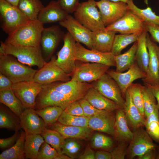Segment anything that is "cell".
Returning <instances> with one entry per match:
<instances>
[{
	"instance_id": "1",
	"label": "cell",
	"mask_w": 159,
	"mask_h": 159,
	"mask_svg": "<svg viewBox=\"0 0 159 159\" xmlns=\"http://www.w3.org/2000/svg\"><path fill=\"white\" fill-rule=\"evenodd\" d=\"M43 25L38 19L29 20L9 34L4 42L16 46H40Z\"/></svg>"
},
{
	"instance_id": "2",
	"label": "cell",
	"mask_w": 159,
	"mask_h": 159,
	"mask_svg": "<svg viewBox=\"0 0 159 159\" xmlns=\"http://www.w3.org/2000/svg\"><path fill=\"white\" fill-rule=\"evenodd\" d=\"M11 56H0V72L14 84L32 81L37 70L24 65Z\"/></svg>"
},
{
	"instance_id": "3",
	"label": "cell",
	"mask_w": 159,
	"mask_h": 159,
	"mask_svg": "<svg viewBox=\"0 0 159 159\" xmlns=\"http://www.w3.org/2000/svg\"><path fill=\"white\" fill-rule=\"evenodd\" d=\"M74 18L92 32L105 28L95 0L80 3L74 12Z\"/></svg>"
},
{
	"instance_id": "4",
	"label": "cell",
	"mask_w": 159,
	"mask_h": 159,
	"mask_svg": "<svg viewBox=\"0 0 159 159\" xmlns=\"http://www.w3.org/2000/svg\"><path fill=\"white\" fill-rule=\"evenodd\" d=\"M5 43L6 54L15 57L23 64L31 66H36L39 69L47 63L40 46H16Z\"/></svg>"
},
{
	"instance_id": "5",
	"label": "cell",
	"mask_w": 159,
	"mask_h": 159,
	"mask_svg": "<svg viewBox=\"0 0 159 159\" xmlns=\"http://www.w3.org/2000/svg\"><path fill=\"white\" fill-rule=\"evenodd\" d=\"M1 27L10 34L29 20L18 8L5 0H0Z\"/></svg>"
},
{
	"instance_id": "6",
	"label": "cell",
	"mask_w": 159,
	"mask_h": 159,
	"mask_svg": "<svg viewBox=\"0 0 159 159\" xmlns=\"http://www.w3.org/2000/svg\"><path fill=\"white\" fill-rule=\"evenodd\" d=\"M63 45L57 54L55 60L57 65L70 76L75 70L76 60L75 57L76 41L67 32L63 39Z\"/></svg>"
},
{
	"instance_id": "7",
	"label": "cell",
	"mask_w": 159,
	"mask_h": 159,
	"mask_svg": "<svg viewBox=\"0 0 159 159\" xmlns=\"http://www.w3.org/2000/svg\"><path fill=\"white\" fill-rule=\"evenodd\" d=\"M74 101L66 95L53 89L49 84L42 85L37 95L34 109H41L49 106H57L64 110Z\"/></svg>"
},
{
	"instance_id": "8",
	"label": "cell",
	"mask_w": 159,
	"mask_h": 159,
	"mask_svg": "<svg viewBox=\"0 0 159 159\" xmlns=\"http://www.w3.org/2000/svg\"><path fill=\"white\" fill-rule=\"evenodd\" d=\"M55 56H52L50 60L35 74L32 81L42 85L54 82H67L71 80L70 76L65 73L55 63Z\"/></svg>"
},
{
	"instance_id": "9",
	"label": "cell",
	"mask_w": 159,
	"mask_h": 159,
	"mask_svg": "<svg viewBox=\"0 0 159 159\" xmlns=\"http://www.w3.org/2000/svg\"><path fill=\"white\" fill-rule=\"evenodd\" d=\"M96 4L105 27L120 19L129 10L127 4L123 1L100 0L96 1Z\"/></svg>"
},
{
	"instance_id": "10",
	"label": "cell",
	"mask_w": 159,
	"mask_h": 159,
	"mask_svg": "<svg viewBox=\"0 0 159 159\" xmlns=\"http://www.w3.org/2000/svg\"><path fill=\"white\" fill-rule=\"evenodd\" d=\"M42 85L33 81H23L13 84L11 89L24 109H34L37 97Z\"/></svg>"
},
{
	"instance_id": "11",
	"label": "cell",
	"mask_w": 159,
	"mask_h": 159,
	"mask_svg": "<svg viewBox=\"0 0 159 159\" xmlns=\"http://www.w3.org/2000/svg\"><path fill=\"white\" fill-rule=\"evenodd\" d=\"M76 61L83 62L96 63L110 67H115V55L111 52H103L88 49L79 42H76L75 49Z\"/></svg>"
},
{
	"instance_id": "12",
	"label": "cell",
	"mask_w": 159,
	"mask_h": 159,
	"mask_svg": "<svg viewBox=\"0 0 159 159\" xmlns=\"http://www.w3.org/2000/svg\"><path fill=\"white\" fill-rule=\"evenodd\" d=\"M156 148V146L153 139L141 127L134 130L133 137L128 146L126 156L128 159H132Z\"/></svg>"
},
{
	"instance_id": "13",
	"label": "cell",
	"mask_w": 159,
	"mask_h": 159,
	"mask_svg": "<svg viewBox=\"0 0 159 159\" xmlns=\"http://www.w3.org/2000/svg\"><path fill=\"white\" fill-rule=\"evenodd\" d=\"M110 67L92 62H84L77 65L71 75L72 80L81 82H94L106 73Z\"/></svg>"
},
{
	"instance_id": "14",
	"label": "cell",
	"mask_w": 159,
	"mask_h": 159,
	"mask_svg": "<svg viewBox=\"0 0 159 159\" xmlns=\"http://www.w3.org/2000/svg\"><path fill=\"white\" fill-rule=\"evenodd\" d=\"M105 29L123 34L142 33L147 30L143 21L129 10L122 18Z\"/></svg>"
},
{
	"instance_id": "15",
	"label": "cell",
	"mask_w": 159,
	"mask_h": 159,
	"mask_svg": "<svg viewBox=\"0 0 159 159\" xmlns=\"http://www.w3.org/2000/svg\"><path fill=\"white\" fill-rule=\"evenodd\" d=\"M92 87L103 95L122 108L125 100L116 82L106 73L92 84Z\"/></svg>"
},
{
	"instance_id": "16",
	"label": "cell",
	"mask_w": 159,
	"mask_h": 159,
	"mask_svg": "<svg viewBox=\"0 0 159 159\" xmlns=\"http://www.w3.org/2000/svg\"><path fill=\"white\" fill-rule=\"evenodd\" d=\"M65 34L57 25L44 28L42 33L40 46L45 59L52 57L58 44L63 40Z\"/></svg>"
},
{
	"instance_id": "17",
	"label": "cell",
	"mask_w": 159,
	"mask_h": 159,
	"mask_svg": "<svg viewBox=\"0 0 159 159\" xmlns=\"http://www.w3.org/2000/svg\"><path fill=\"white\" fill-rule=\"evenodd\" d=\"M65 28L76 42L84 44L89 49L92 48V32L80 23L73 16L68 14L64 20L59 22Z\"/></svg>"
},
{
	"instance_id": "18",
	"label": "cell",
	"mask_w": 159,
	"mask_h": 159,
	"mask_svg": "<svg viewBox=\"0 0 159 159\" xmlns=\"http://www.w3.org/2000/svg\"><path fill=\"white\" fill-rule=\"evenodd\" d=\"M117 83L119 85L124 98L129 87L135 80L145 78L146 74L139 67L135 61L134 64L125 72H119L112 70L107 72Z\"/></svg>"
},
{
	"instance_id": "19",
	"label": "cell",
	"mask_w": 159,
	"mask_h": 159,
	"mask_svg": "<svg viewBox=\"0 0 159 159\" xmlns=\"http://www.w3.org/2000/svg\"><path fill=\"white\" fill-rule=\"evenodd\" d=\"M56 82L49 84L54 89L69 97L74 101L83 98L92 84L70 80L67 82Z\"/></svg>"
},
{
	"instance_id": "20",
	"label": "cell",
	"mask_w": 159,
	"mask_h": 159,
	"mask_svg": "<svg viewBox=\"0 0 159 159\" xmlns=\"http://www.w3.org/2000/svg\"><path fill=\"white\" fill-rule=\"evenodd\" d=\"M19 118L21 128L26 135L40 134L47 127L44 120L36 113L34 109H25Z\"/></svg>"
},
{
	"instance_id": "21",
	"label": "cell",
	"mask_w": 159,
	"mask_h": 159,
	"mask_svg": "<svg viewBox=\"0 0 159 159\" xmlns=\"http://www.w3.org/2000/svg\"><path fill=\"white\" fill-rule=\"evenodd\" d=\"M151 38L147 33L146 44L149 60L146 76L142 80L144 83L154 85L159 84V62L156 48L157 44Z\"/></svg>"
},
{
	"instance_id": "22",
	"label": "cell",
	"mask_w": 159,
	"mask_h": 159,
	"mask_svg": "<svg viewBox=\"0 0 159 159\" xmlns=\"http://www.w3.org/2000/svg\"><path fill=\"white\" fill-rule=\"evenodd\" d=\"M115 116L105 110L88 117V127L93 130L114 135Z\"/></svg>"
},
{
	"instance_id": "23",
	"label": "cell",
	"mask_w": 159,
	"mask_h": 159,
	"mask_svg": "<svg viewBox=\"0 0 159 159\" xmlns=\"http://www.w3.org/2000/svg\"><path fill=\"white\" fill-rule=\"evenodd\" d=\"M59 5L57 1H50L40 11L37 19L44 24L60 22L64 20L68 14Z\"/></svg>"
},
{
	"instance_id": "24",
	"label": "cell",
	"mask_w": 159,
	"mask_h": 159,
	"mask_svg": "<svg viewBox=\"0 0 159 159\" xmlns=\"http://www.w3.org/2000/svg\"><path fill=\"white\" fill-rule=\"evenodd\" d=\"M83 98L99 110L112 112L122 108L115 102L103 95L92 87L88 89Z\"/></svg>"
},
{
	"instance_id": "25",
	"label": "cell",
	"mask_w": 159,
	"mask_h": 159,
	"mask_svg": "<svg viewBox=\"0 0 159 159\" xmlns=\"http://www.w3.org/2000/svg\"><path fill=\"white\" fill-rule=\"evenodd\" d=\"M116 33L105 28L92 32V49L103 52H111Z\"/></svg>"
},
{
	"instance_id": "26",
	"label": "cell",
	"mask_w": 159,
	"mask_h": 159,
	"mask_svg": "<svg viewBox=\"0 0 159 159\" xmlns=\"http://www.w3.org/2000/svg\"><path fill=\"white\" fill-rule=\"evenodd\" d=\"M47 128L57 131L65 138L86 139L90 135L92 130L89 127L66 125L55 122Z\"/></svg>"
},
{
	"instance_id": "27",
	"label": "cell",
	"mask_w": 159,
	"mask_h": 159,
	"mask_svg": "<svg viewBox=\"0 0 159 159\" xmlns=\"http://www.w3.org/2000/svg\"><path fill=\"white\" fill-rule=\"evenodd\" d=\"M125 98L122 109L128 124L134 130L144 126L145 119L133 102L130 95L127 90Z\"/></svg>"
},
{
	"instance_id": "28",
	"label": "cell",
	"mask_w": 159,
	"mask_h": 159,
	"mask_svg": "<svg viewBox=\"0 0 159 159\" xmlns=\"http://www.w3.org/2000/svg\"><path fill=\"white\" fill-rule=\"evenodd\" d=\"M115 110L114 135L120 142H130L133 137V132L129 128L124 110L122 108Z\"/></svg>"
},
{
	"instance_id": "29",
	"label": "cell",
	"mask_w": 159,
	"mask_h": 159,
	"mask_svg": "<svg viewBox=\"0 0 159 159\" xmlns=\"http://www.w3.org/2000/svg\"><path fill=\"white\" fill-rule=\"evenodd\" d=\"M148 31L142 33L137 41V46L135 57V61L140 68L146 74L147 71L149 55L146 44Z\"/></svg>"
},
{
	"instance_id": "30",
	"label": "cell",
	"mask_w": 159,
	"mask_h": 159,
	"mask_svg": "<svg viewBox=\"0 0 159 159\" xmlns=\"http://www.w3.org/2000/svg\"><path fill=\"white\" fill-rule=\"evenodd\" d=\"M0 102L19 117L25 109L12 89L0 90Z\"/></svg>"
},
{
	"instance_id": "31",
	"label": "cell",
	"mask_w": 159,
	"mask_h": 159,
	"mask_svg": "<svg viewBox=\"0 0 159 159\" xmlns=\"http://www.w3.org/2000/svg\"><path fill=\"white\" fill-rule=\"evenodd\" d=\"M45 142L40 134L26 135L24 145V153L26 159H37L39 149Z\"/></svg>"
},
{
	"instance_id": "32",
	"label": "cell",
	"mask_w": 159,
	"mask_h": 159,
	"mask_svg": "<svg viewBox=\"0 0 159 159\" xmlns=\"http://www.w3.org/2000/svg\"><path fill=\"white\" fill-rule=\"evenodd\" d=\"M137 46V42L123 54L115 56L116 72H122L128 69L135 62V53Z\"/></svg>"
},
{
	"instance_id": "33",
	"label": "cell",
	"mask_w": 159,
	"mask_h": 159,
	"mask_svg": "<svg viewBox=\"0 0 159 159\" xmlns=\"http://www.w3.org/2000/svg\"><path fill=\"white\" fill-rule=\"evenodd\" d=\"M127 4L129 9L141 19L146 25H159V15L153 12L150 7L148 6L145 9H140L135 5L132 0H130Z\"/></svg>"
},
{
	"instance_id": "34",
	"label": "cell",
	"mask_w": 159,
	"mask_h": 159,
	"mask_svg": "<svg viewBox=\"0 0 159 159\" xmlns=\"http://www.w3.org/2000/svg\"><path fill=\"white\" fill-rule=\"evenodd\" d=\"M18 6L29 20H37L39 13L44 7L41 0H20Z\"/></svg>"
},
{
	"instance_id": "35",
	"label": "cell",
	"mask_w": 159,
	"mask_h": 159,
	"mask_svg": "<svg viewBox=\"0 0 159 159\" xmlns=\"http://www.w3.org/2000/svg\"><path fill=\"white\" fill-rule=\"evenodd\" d=\"M0 128L15 131H19L21 128L19 117L1 105Z\"/></svg>"
},
{
	"instance_id": "36",
	"label": "cell",
	"mask_w": 159,
	"mask_h": 159,
	"mask_svg": "<svg viewBox=\"0 0 159 159\" xmlns=\"http://www.w3.org/2000/svg\"><path fill=\"white\" fill-rule=\"evenodd\" d=\"M26 134L23 130L16 143L10 148L3 152L0 155V159H24V145Z\"/></svg>"
},
{
	"instance_id": "37",
	"label": "cell",
	"mask_w": 159,
	"mask_h": 159,
	"mask_svg": "<svg viewBox=\"0 0 159 159\" xmlns=\"http://www.w3.org/2000/svg\"><path fill=\"white\" fill-rule=\"evenodd\" d=\"M142 33L138 32L132 34H116L111 52L115 56L121 54L122 51L127 46L136 42Z\"/></svg>"
},
{
	"instance_id": "38",
	"label": "cell",
	"mask_w": 159,
	"mask_h": 159,
	"mask_svg": "<svg viewBox=\"0 0 159 159\" xmlns=\"http://www.w3.org/2000/svg\"><path fill=\"white\" fill-rule=\"evenodd\" d=\"M145 119L146 131L155 141L159 143V110L157 108Z\"/></svg>"
},
{
	"instance_id": "39",
	"label": "cell",
	"mask_w": 159,
	"mask_h": 159,
	"mask_svg": "<svg viewBox=\"0 0 159 159\" xmlns=\"http://www.w3.org/2000/svg\"><path fill=\"white\" fill-rule=\"evenodd\" d=\"M45 141L55 149L58 153H61L62 146L65 138L59 133L54 130L45 128L40 134Z\"/></svg>"
},
{
	"instance_id": "40",
	"label": "cell",
	"mask_w": 159,
	"mask_h": 159,
	"mask_svg": "<svg viewBox=\"0 0 159 159\" xmlns=\"http://www.w3.org/2000/svg\"><path fill=\"white\" fill-rule=\"evenodd\" d=\"M35 110L36 113L43 119L47 127L58 121L64 110L59 107L49 106Z\"/></svg>"
},
{
	"instance_id": "41",
	"label": "cell",
	"mask_w": 159,
	"mask_h": 159,
	"mask_svg": "<svg viewBox=\"0 0 159 159\" xmlns=\"http://www.w3.org/2000/svg\"><path fill=\"white\" fill-rule=\"evenodd\" d=\"M142 92L145 116L146 117L158 108L157 102L150 90L145 85L142 86Z\"/></svg>"
},
{
	"instance_id": "42",
	"label": "cell",
	"mask_w": 159,
	"mask_h": 159,
	"mask_svg": "<svg viewBox=\"0 0 159 159\" xmlns=\"http://www.w3.org/2000/svg\"><path fill=\"white\" fill-rule=\"evenodd\" d=\"M59 122L67 126L88 127V117L69 115L64 110L59 117Z\"/></svg>"
},
{
	"instance_id": "43",
	"label": "cell",
	"mask_w": 159,
	"mask_h": 159,
	"mask_svg": "<svg viewBox=\"0 0 159 159\" xmlns=\"http://www.w3.org/2000/svg\"><path fill=\"white\" fill-rule=\"evenodd\" d=\"M142 86L140 84L132 83L129 87L127 90L130 95L133 102L138 109L142 116L144 117L145 116Z\"/></svg>"
},
{
	"instance_id": "44",
	"label": "cell",
	"mask_w": 159,
	"mask_h": 159,
	"mask_svg": "<svg viewBox=\"0 0 159 159\" xmlns=\"http://www.w3.org/2000/svg\"><path fill=\"white\" fill-rule=\"evenodd\" d=\"M113 145V141L110 137L99 133L94 135L90 140L91 146L96 149L108 150L112 148Z\"/></svg>"
},
{
	"instance_id": "45",
	"label": "cell",
	"mask_w": 159,
	"mask_h": 159,
	"mask_svg": "<svg viewBox=\"0 0 159 159\" xmlns=\"http://www.w3.org/2000/svg\"><path fill=\"white\" fill-rule=\"evenodd\" d=\"M58 153L55 149L45 141L40 147L37 159H54Z\"/></svg>"
},
{
	"instance_id": "46",
	"label": "cell",
	"mask_w": 159,
	"mask_h": 159,
	"mask_svg": "<svg viewBox=\"0 0 159 159\" xmlns=\"http://www.w3.org/2000/svg\"><path fill=\"white\" fill-rule=\"evenodd\" d=\"M127 143L120 142L118 145L110 152L112 159H124L126 156L127 149Z\"/></svg>"
},
{
	"instance_id": "47",
	"label": "cell",
	"mask_w": 159,
	"mask_h": 159,
	"mask_svg": "<svg viewBox=\"0 0 159 159\" xmlns=\"http://www.w3.org/2000/svg\"><path fill=\"white\" fill-rule=\"evenodd\" d=\"M60 7L68 14L74 13L79 4V0H57Z\"/></svg>"
},
{
	"instance_id": "48",
	"label": "cell",
	"mask_w": 159,
	"mask_h": 159,
	"mask_svg": "<svg viewBox=\"0 0 159 159\" xmlns=\"http://www.w3.org/2000/svg\"><path fill=\"white\" fill-rule=\"evenodd\" d=\"M78 101L82 107L85 116L88 117L96 115L102 110L96 108L84 98L80 99Z\"/></svg>"
},
{
	"instance_id": "49",
	"label": "cell",
	"mask_w": 159,
	"mask_h": 159,
	"mask_svg": "<svg viewBox=\"0 0 159 159\" xmlns=\"http://www.w3.org/2000/svg\"><path fill=\"white\" fill-rule=\"evenodd\" d=\"M64 111L71 115L85 116L83 109L78 100L71 102Z\"/></svg>"
},
{
	"instance_id": "50",
	"label": "cell",
	"mask_w": 159,
	"mask_h": 159,
	"mask_svg": "<svg viewBox=\"0 0 159 159\" xmlns=\"http://www.w3.org/2000/svg\"><path fill=\"white\" fill-rule=\"evenodd\" d=\"M21 132L19 131H15L14 134L11 137L0 139V148L4 149L12 147L19 138Z\"/></svg>"
},
{
	"instance_id": "51",
	"label": "cell",
	"mask_w": 159,
	"mask_h": 159,
	"mask_svg": "<svg viewBox=\"0 0 159 159\" xmlns=\"http://www.w3.org/2000/svg\"><path fill=\"white\" fill-rule=\"evenodd\" d=\"M13 84L9 79L0 72V90L11 89Z\"/></svg>"
},
{
	"instance_id": "52",
	"label": "cell",
	"mask_w": 159,
	"mask_h": 159,
	"mask_svg": "<svg viewBox=\"0 0 159 159\" xmlns=\"http://www.w3.org/2000/svg\"><path fill=\"white\" fill-rule=\"evenodd\" d=\"M148 32L151 36L152 38L159 44V25H146Z\"/></svg>"
},
{
	"instance_id": "53",
	"label": "cell",
	"mask_w": 159,
	"mask_h": 159,
	"mask_svg": "<svg viewBox=\"0 0 159 159\" xmlns=\"http://www.w3.org/2000/svg\"><path fill=\"white\" fill-rule=\"evenodd\" d=\"M144 84L149 88L156 99L157 107L159 110V84L150 85L144 83Z\"/></svg>"
},
{
	"instance_id": "54",
	"label": "cell",
	"mask_w": 159,
	"mask_h": 159,
	"mask_svg": "<svg viewBox=\"0 0 159 159\" xmlns=\"http://www.w3.org/2000/svg\"><path fill=\"white\" fill-rule=\"evenodd\" d=\"M80 159H95V154L93 150L89 146L85 149L84 153L79 157Z\"/></svg>"
},
{
	"instance_id": "55",
	"label": "cell",
	"mask_w": 159,
	"mask_h": 159,
	"mask_svg": "<svg viewBox=\"0 0 159 159\" xmlns=\"http://www.w3.org/2000/svg\"><path fill=\"white\" fill-rule=\"evenodd\" d=\"M96 159H112V157L110 152L105 151H98L95 154Z\"/></svg>"
},
{
	"instance_id": "56",
	"label": "cell",
	"mask_w": 159,
	"mask_h": 159,
	"mask_svg": "<svg viewBox=\"0 0 159 159\" xmlns=\"http://www.w3.org/2000/svg\"><path fill=\"white\" fill-rule=\"evenodd\" d=\"M157 155L155 153V149L149 150L142 155L137 157L138 159H156Z\"/></svg>"
},
{
	"instance_id": "57",
	"label": "cell",
	"mask_w": 159,
	"mask_h": 159,
	"mask_svg": "<svg viewBox=\"0 0 159 159\" xmlns=\"http://www.w3.org/2000/svg\"><path fill=\"white\" fill-rule=\"evenodd\" d=\"M6 54L5 43L1 40L0 41V56Z\"/></svg>"
},
{
	"instance_id": "58",
	"label": "cell",
	"mask_w": 159,
	"mask_h": 159,
	"mask_svg": "<svg viewBox=\"0 0 159 159\" xmlns=\"http://www.w3.org/2000/svg\"><path fill=\"white\" fill-rule=\"evenodd\" d=\"M70 157L65 155V154L58 153L57 155L55 157L54 159H71Z\"/></svg>"
},
{
	"instance_id": "59",
	"label": "cell",
	"mask_w": 159,
	"mask_h": 159,
	"mask_svg": "<svg viewBox=\"0 0 159 159\" xmlns=\"http://www.w3.org/2000/svg\"><path fill=\"white\" fill-rule=\"evenodd\" d=\"M10 4L16 6H18L20 0H5Z\"/></svg>"
},
{
	"instance_id": "60",
	"label": "cell",
	"mask_w": 159,
	"mask_h": 159,
	"mask_svg": "<svg viewBox=\"0 0 159 159\" xmlns=\"http://www.w3.org/2000/svg\"><path fill=\"white\" fill-rule=\"evenodd\" d=\"M113 2L123 1L127 3L130 0H108Z\"/></svg>"
},
{
	"instance_id": "61",
	"label": "cell",
	"mask_w": 159,
	"mask_h": 159,
	"mask_svg": "<svg viewBox=\"0 0 159 159\" xmlns=\"http://www.w3.org/2000/svg\"><path fill=\"white\" fill-rule=\"evenodd\" d=\"M156 50L157 53V55L159 62V46H158L156 44Z\"/></svg>"
},
{
	"instance_id": "62",
	"label": "cell",
	"mask_w": 159,
	"mask_h": 159,
	"mask_svg": "<svg viewBox=\"0 0 159 159\" xmlns=\"http://www.w3.org/2000/svg\"><path fill=\"white\" fill-rule=\"evenodd\" d=\"M156 159H159V152L158 154L157 155Z\"/></svg>"
}]
</instances>
